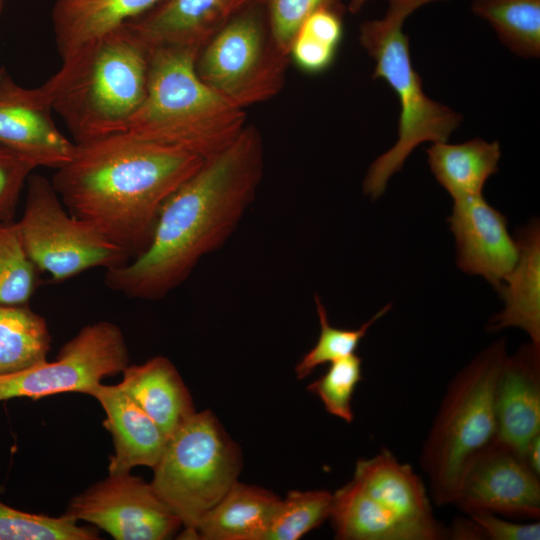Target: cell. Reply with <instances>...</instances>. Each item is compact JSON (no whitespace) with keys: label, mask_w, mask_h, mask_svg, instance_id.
Segmentation results:
<instances>
[{"label":"cell","mask_w":540,"mask_h":540,"mask_svg":"<svg viewBox=\"0 0 540 540\" xmlns=\"http://www.w3.org/2000/svg\"><path fill=\"white\" fill-rule=\"evenodd\" d=\"M64 514L117 540H165L183 526L151 484L130 472L93 484L70 501Z\"/></svg>","instance_id":"obj_12"},{"label":"cell","mask_w":540,"mask_h":540,"mask_svg":"<svg viewBox=\"0 0 540 540\" xmlns=\"http://www.w3.org/2000/svg\"><path fill=\"white\" fill-rule=\"evenodd\" d=\"M118 386L170 436L195 413L191 394L173 363L156 356L127 366Z\"/></svg>","instance_id":"obj_21"},{"label":"cell","mask_w":540,"mask_h":540,"mask_svg":"<svg viewBox=\"0 0 540 540\" xmlns=\"http://www.w3.org/2000/svg\"><path fill=\"white\" fill-rule=\"evenodd\" d=\"M52 114L41 87L25 88L0 67V145L36 168L62 167L71 160L76 144L60 132Z\"/></svg>","instance_id":"obj_14"},{"label":"cell","mask_w":540,"mask_h":540,"mask_svg":"<svg viewBox=\"0 0 540 540\" xmlns=\"http://www.w3.org/2000/svg\"><path fill=\"white\" fill-rule=\"evenodd\" d=\"M102 406L114 453L109 474L130 472L136 466L154 468L169 436L119 386L98 384L90 392Z\"/></svg>","instance_id":"obj_18"},{"label":"cell","mask_w":540,"mask_h":540,"mask_svg":"<svg viewBox=\"0 0 540 540\" xmlns=\"http://www.w3.org/2000/svg\"><path fill=\"white\" fill-rule=\"evenodd\" d=\"M289 58L273 40L262 6L253 2L201 48L196 71L211 89L245 110L281 91Z\"/></svg>","instance_id":"obj_9"},{"label":"cell","mask_w":540,"mask_h":540,"mask_svg":"<svg viewBox=\"0 0 540 540\" xmlns=\"http://www.w3.org/2000/svg\"><path fill=\"white\" fill-rule=\"evenodd\" d=\"M162 1L57 0L52 9V23L61 59L143 15Z\"/></svg>","instance_id":"obj_20"},{"label":"cell","mask_w":540,"mask_h":540,"mask_svg":"<svg viewBox=\"0 0 540 540\" xmlns=\"http://www.w3.org/2000/svg\"><path fill=\"white\" fill-rule=\"evenodd\" d=\"M149 50L125 24L62 59L41 89L75 144L124 132L142 105Z\"/></svg>","instance_id":"obj_3"},{"label":"cell","mask_w":540,"mask_h":540,"mask_svg":"<svg viewBox=\"0 0 540 540\" xmlns=\"http://www.w3.org/2000/svg\"><path fill=\"white\" fill-rule=\"evenodd\" d=\"M439 0H388L383 18L365 21L359 40L375 61L374 78H381L396 93L400 103L398 140L370 165L363 191L372 199L385 191L388 180L400 171L411 152L424 142H447L462 116L425 94L414 70L409 40L403 32L406 18L415 10Z\"/></svg>","instance_id":"obj_6"},{"label":"cell","mask_w":540,"mask_h":540,"mask_svg":"<svg viewBox=\"0 0 540 540\" xmlns=\"http://www.w3.org/2000/svg\"><path fill=\"white\" fill-rule=\"evenodd\" d=\"M315 304L320 334L315 345L296 364L295 373L298 379L306 378L318 366L354 354L370 327L391 308V304H388L360 327L345 329L330 324L326 308L318 295H315Z\"/></svg>","instance_id":"obj_29"},{"label":"cell","mask_w":540,"mask_h":540,"mask_svg":"<svg viewBox=\"0 0 540 540\" xmlns=\"http://www.w3.org/2000/svg\"><path fill=\"white\" fill-rule=\"evenodd\" d=\"M507 355L506 340L495 341L447 386L420 455L437 506L454 504L466 471L496 441L495 390Z\"/></svg>","instance_id":"obj_5"},{"label":"cell","mask_w":540,"mask_h":540,"mask_svg":"<svg viewBox=\"0 0 540 540\" xmlns=\"http://www.w3.org/2000/svg\"><path fill=\"white\" fill-rule=\"evenodd\" d=\"M94 527H84L63 514L51 517L17 510L0 501V540H95Z\"/></svg>","instance_id":"obj_28"},{"label":"cell","mask_w":540,"mask_h":540,"mask_svg":"<svg viewBox=\"0 0 540 540\" xmlns=\"http://www.w3.org/2000/svg\"><path fill=\"white\" fill-rule=\"evenodd\" d=\"M448 223L455 237L458 268L482 276L498 291L518 259L505 215L479 194L454 199Z\"/></svg>","instance_id":"obj_15"},{"label":"cell","mask_w":540,"mask_h":540,"mask_svg":"<svg viewBox=\"0 0 540 540\" xmlns=\"http://www.w3.org/2000/svg\"><path fill=\"white\" fill-rule=\"evenodd\" d=\"M39 273L23 247L16 221L0 222V304H28Z\"/></svg>","instance_id":"obj_27"},{"label":"cell","mask_w":540,"mask_h":540,"mask_svg":"<svg viewBox=\"0 0 540 540\" xmlns=\"http://www.w3.org/2000/svg\"><path fill=\"white\" fill-rule=\"evenodd\" d=\"M204 160L124 131L76 144L51 183L72 215L94 226L131 260L147 248L166 199Z\"/></svg>","instance_id":"obj_2"},{"label":"cell","mask_w":540,"mask_h":540,"mask_svg":"<svg viewBox=\"0 0 540 540\" xmlns=\"http://www.w3.org/2000/svg\"><path fill=\"white\" fill-rule=\"evenodd\" d=\"M256 0H163L125 23L148 49L201 48L231 18Z\"/></svg>","instance_id":"obj_17"},{"label":"cell","mask_w":540,"mask_h":540,"mask_svg":"<svg viewBox=\"0 0 540 540\" xmlns=\"http://www.w3.org/2000/svg\"><path fill=\"white\" fill-rule=\"evenodd\" d=\"M3 1H4V0H0V11H1L2 8H3Z\"/></svg>","instance_id":"obj_37"},{"label":"cell","mask_w":540,"mask_h":540,"mask_svg":"<svg viewBox=\"0 0 540 540\" xmlns=\"http://www.w3.org/2000/svg\"><path fill=\"white\" fill-rule=\"evenodd\" d=\"M474 510L539 520L540 477L524 460L497 440L466 471L454 504Z\"/></svg>","instance_id":"obj_13"},{"label":"cell","mask_w":540,"mask_h":540,"mask_svg":"<svg viewBox=\"0 0 540 540\" xmlns=\"http://www.w3.org/2000/svg\"><path fill=\"white\" fill-rule=\"evenodd\" d=\"M263 169L262 135L246 125L166 199L147 248L106 270V286L130 298L166 296L228 239L253 201Z\"/></svg>","instance_id":"obj_1"},{"label":"cell","mask_w":540,"mask_h":540,"mask_svg":"<svg viewBox=\"0 0 540 540\" xmlns=\"http://www.w3.org/2000/svg\"><path fill=\"white\" fill-rule=\"evenodd\" d=\"M50 344L46 320L28 304H0V376L46 361Z\"/></svg>","instance_id":"obj_24"},{"label":"cell","mask_w":540,"mask_h":540,"mask_svg":"<svg viewBox=\"0 0 540 540\" xmlns=\"http://www.w3.org/2000/svg\"><path fill=\"white\" fill-rule=\"evenodd\" d=\"M35 168L19 154L0 145V222L14 220L22 190Z\"/></svg>","instance_id":"obj_32"},{"label":"cell","mask_w":540,"mask_h":540,"mask_svg":"<svg viewBox=\"0 0 540 540\" xmlns=\"http://www.w3.org/2000/svg\"><path fill=\"white\" fill-rule=\"evenodd\" d=\"M329 519L341 540H443L422 479L387 448L356 463L352 479L332 494Z\"/></svg>","instance_id":"obj_7"},{"label":"cell","mask_w":540,"mask_h":540,"mask_svg":"<svg viewBox=\"0 0 540 540\" xmlns=\"http://www.w3.org/2000/svg\"><path fill=\"white\" fill-rule=\"evenodd\" d=\"M332 493L316 489L290 491L280 499L264 540H297L329 519Z\"/></svg>","instance_id":"obj_26"},{"label":"cell","mask_w":540,"mask_h":540,"mask_svg":"<svg viewBox=\"0 0 540 540\" xmlns=\"http://www.w3.org/2000/svg\"><path fill=\"white\" fill-rule=\"evenodd\" d=\"M517 262L498 292L503 310L488 324L495 332L516 327L540 346V227L537 219L516 231Z\"/></svg>","instance_id":"obj_19"},{"label":"cell","mask_w":540,"mask_h":540,"mask_svg":"<svg viewBox=\"0 0 540 540\" xmlns=\"http://www.w3.org/2000/svg\"><path fill=\"white\" fill-rule=\"evenodd\" d=\"M523 460L532 472L540 477V434L535 436L527 445Z\"/></svg>","instance_id":"obj_36"},{"label":"cell","mask_w":540,"mask_h":540,"mask_svg":"<svg viewBox=\"0 0 540 540\" xmlns=\"http://www.w3.org/2000/svg\"><path fill=\"white\" fill-rule=\"evenodd\" d=\"M427 155L438 183L459 199L482 194L487 179L498 171L501 151L497 141L476 138L461 144L433 143Z\"/></svg>","instance_id":"obj_23"},{"label":"cell","mask_w":540,"mask_h":540,"mask_svg":"<svg viewBox=\"0 0 540 540\" xmlns=\"http://www.w3.org/2000/svg\"><path fill=\"white\" fill-rule=\"evenodd\" d=\"M238 445L210 410L193 413L168 438L150 482L193 535L202 516L238 481Z\"/></svg>","instance_id":"obj_8"},{"label":"cell","mask_w":540,"mask_h":540,"mask_svg":"<svg viewBox=\"0 0 540 540\" xmlns=\"http://www.w3.org/2000/svg\"><path fill=\"white\" fill-rule=\"evenodd\" d=\"M472 12L486 20L513 53L540 54V0H473Z\"/></svg>","instance_id":"obj_25"},{"label":"cell","mask_w":540,"mask_h":540,"mask_svg":"<svg viewBox=\"0 0 540 540\" xmlns=\"http://www.w3.org/2000/svg\"><path fill=\"white\" fill-rule=\"evenodd\" d=\"M148 50L146 95L126 131L203 159L227 147L246 126V112L200 79L196 71L200 49Z\"/></svg>","instance_id":"obj_4"},{"label":"cell","mask_w":540,"mask_h":540,"mask_svg":"<svg viewBox=\"0 0 540 540\" xmlns=\"http://www.w3.org/2000/svg\"><path fill=\"white\" fill-rule=\"evenodd\" d=\"M26 186L17 228L29 259L51 282L60 283L94 268L110 270L130 260L124 249L66 209L51 180L31 174Z\"/></svg>","instance_id":"obj_10"},{"label":"cell","mask_w":540,"mask_h":540,"mask_svg":"<svg viewBox=\"0 0 540 540\" xmlns=\"http://www.w3.org/2000/svg\"><path fill=\"white\" fill-rule=\"evenodd\" d=\"M265 12L273 40L289 55L291 43L302 23L320 9L343 11L340 0H256Z\"/></svg>","instance_id":"obj_31"},{"label":"cell","mask_w":540,"mask_h":540,"mask_svg":"<svg viewBox=\"0 0 540 540\" xmlns=\"http://www.w3.org/2000/svg\"><path fill=\"white\" fill-rule=\"evenodd\" d=\"M129 355L120 328L108 321L83 327L63 345L56 359L0 376V402L13 398L39 400L78 392L90 394L102 379L122 373Z\"/></svg>","instance_id":"obj_11"},{"label":"cell","mask_w":540,"mask_h":540,"mask_svg":"<svg viewBox=\"0 0 540 540\" xmlns=\"http://www.w3.org/2000/svg\"><path fill=\"white\" fill-rule=\"evenodd\" d=\"M482 530L485 539L490 540H539L540 523L536 520L519 523L505 520L497 514L474 510L467 512Z\"/></svg>","instance_id":"obj_33"},{"label":"cell","mask_w":540,"mask_h":540,"mask_svg":"<svg viewBox=\"0 0 540 540\" xmlns=\"http://www.w3.org/2000/svg\"><path fill=\"white\" fill-rule=\"evenodd\" d=\"M337 49L298 31L291 43L289 56L305 72L319 73L334 60Z\"/></svg>","instance_id":"obj_34"},{"label":"cell","mask_w":540,"mask_h":540,"mask_svg":"<svg viewBox=\"0 0 540 540\" xmlns=\"http://www.w3.org/2000/svg\"><path fill=\"white\" fill-rule=\"evenodd\" d=\"M496 440L522 459L529 442L540 434V346L522 344L507 355L495 390Z\"/></svg>","instance_id":"obj_16"},{"label":"cell","mask_w":540,"mask_h":540,"mask_svg":"<svg viewBox=\"0 0 540 540\" xmlns=\"http://www.w3.org/2000/svg\"><path fill=\"white\" fill-rule=\"evenodd\" d=\"M280 498L236 481L199 520L194 536L205 540H264Z\"/></svg>","instance_id":"obj_22"},{"label":"cell","mask_w":540,"mask_h":540,"mask_svg":"<svg viewBox=\"0 0 540 540\" xmlns=\"http://www.w3.org/2000/svg\"><path fill=\"white\" fill-rule=\"evenodd\" d=\"M448 539L483 540L485 537L480 527L469 517L455 519L452 527L448 528Z\"/></svg>","instance_id":"obj_35"},{"label":"cell","mask_w":540,"mask_h":540,"mask_svg":"<svg viewBox=\"0 0 540 540\" xmlns=\"http://www.w3.org/2000/svg\"><path fill=\"white\" fill-rule=\"evenodd\" d=\"M361 380L362 359L354 353L329 363L327 371L307 389L321 400L329 414L351 423L353 395Z\"/></svg>","instance_id":"obj_30"}]
</instances>
